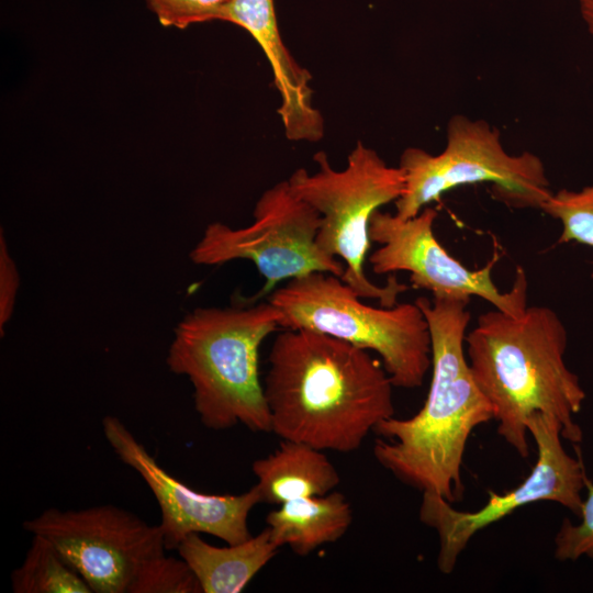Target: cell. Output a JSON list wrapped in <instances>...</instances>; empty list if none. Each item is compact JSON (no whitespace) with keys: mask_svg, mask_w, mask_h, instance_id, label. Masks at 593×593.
Masks as SVG:
<instances>
[{"mask_svg":"<svg viewBox=\"0 0 593 593\" xmlns=\"http://www.w3.org/2000/svg\"><path fill=\"white\" fill-rule=\"evenodd\" d=\"M253 215L254 222L242 228L209 224L189 254L192 262L204 266L238 259L254 262L265 284L246 304L269 295L284 280L311 272L344 273L345 265L316 244L320 213L293 194L288 180L267 189Z\"/></svg>","mask_w":593,"mask_h":593,"instance_id":"8","label":"cell"},{"mask_svg":"<svg viewBox=\"0 0 593 593\" xmlns=\"http://www.w3.org/2000/svg\"><path fill=\"white\" fill-rule=\"evenodd\" d=\"M527 428L535 440L538 457L530 473L518 486L501 494L489 491L485 504L473 512L456 510L437 493H422L418 517L437 533V567L441 573L454 571L473 536L522 506L549 501L575 515L580 514L586 473L580 449L575 447L577 457L564 450L562 426L551 415L533 414Z\"/></svg>","mask_w":593,"mask_h":593,"instance_id":"9","label":"cell"},{"mask_svg":"<svg viewBox=\"0 0 593 593\" xmlns=\"http://www.w3.org/2000/svg\"><path fill=\"white\" fill-rule=\"evenodd\" d=\"M266 523L279 548L288 546L293 553L304 557L339 540L353 523V508L343 493L332 491L280 504L268 513Z\"/></svg>","mask_w":593,"mask_h":593,"instance_id":"16","label":"cell"},{"mask_svg":"<svg viewBox=\"0 0 593 593\" xmlns=\"http://www.w3.org/2000/svg\"><path fill=\"white\" fill-rule=\"evenodd\" d=\"M231 0H145L163 26L187 29L197 23L222 21Z\"/></svg>","mask_w":593,"mask_h":593,"instance_id":"21","label":"cell"},{"mask_svg":"<svg viewBox=\"0 0 593 593\" xmlns=\"http://www.w3.org/2000/svg\"><path fill=\"white\" fill-rule=\"evenodd\" d=\"M360 299L340 277L311 272L287 281L267 301L281 311L282 328L311 329L376 351L394 388L422 387L432 368V340L421 307H374Z\"/></svg>","mask_w":593,"mask_h":593,"instance_id":"5","label":"cell"},{"mask_svg":"<svg viewBox=\"0 0 593 593\" xmlns=\"http://www.w3.org/2000/svg\"><path fill=\"white\" fill-rule=\"evenodd\" d=\"M436 219L437 211L428 205L411 219L377 210L369 224L370 240L379 244L368 256L372 271H406L414 288L427 290L434 298L479 296L506 314H522L528 306L524 269L518 267L511 290L501 292L492 280L495 258L483 268H467L437 240Z\"/></svg>","mask_w":593,"mask_h":593,"instance_id":"11","label":"cell"},{"mask_svg":"<svg viewBox=\"0 0 593 593\" xmlns=\"http://www.w3.org/2000/svg\"><path fill=\"white\" fill-rule=\"evenodd\" d=\"M264 391L271 433L320 450L351 452L394 416L392 381L369 350L311 329L279 333Z\"/></svg>","mask_w":593,"mask_h":593,"instance_id":"1","label":"cell"},{"mask_svg":"<svg viewBox=\"0 0 593 593\" xmlns=\"http://www.w3.org/2000/svg\"><path fill=\"white\" fill-rule=\"evenodd\" d=\"M222 21L247 31L265 53L280 94L278 114L287 138L307 142L321 139L324 121L313 105L312 76L295 61L283 44L273 0H231Z\"/></svg>","mask_w":593,"mask_h":593,"instance_id":"13","label":"cell"},{"mask_svg":"<svg viewBox=\"0 0 593 593\" xmlns=\"http://www.w3.org/2000/svg\"><path fill=\"white\" fill-rule=\"evenodd\" d=\"M471 299L419 296L415 303L428 323L432 380L421 410L394 416L373 429L376 460L396 479L454 504L463 495L461 467L468 439L493 419L492 407L470 370L465 339Z\"/></svg>","mask_w":593,"mask_h":593,"instance_id":"2","label":"cell"},{"mask_svg":"<svg viewBox=\"0 0 593 593\" xmlns=\"http://www.w3.org/2000/svg\"><path fill=\"white\" fill-rule=\"evenodd\" d=\"M14 593H93L85 579L45 537L33 535L23 562L11 573Z\"/></svg>","mask_w":593,"mask_h":593,"instance_id":"17","label":"cell"},{"mask_svg":"<svg viewBox=\"0 0 593 593\" xmlns=\"http://www.w3.org/2000/svg\"><path fill=\"white\" fill-rule=\"evenodd\" d=\"M317 170L296 169L288 179L294 195L321 215L317 246L345 265L340 279L361 299H376L381 306H393L409 286L390 276L384 286L371 282L365 273L370 248L369 224L382 205L395 202L404 190L399 166H389L379 154L358 142L347 165L336 170L324 152L314 157Z\"/></svg>","mask_w":593,"mask_h":593,"instance_id":"6","label":"cell"},{"mask_svg":"<svg viewBox=\"0 0 593 593\" xmlns=\"http://www.w3.org/2000/svg\"><path fill=\"white\" fill-rule=\"evenodd\" d=\"M278 549L268 527L243 542L225 547L213 546L201 534L191 533L177 547L202 593L242 592Z\"/></svg>","mask_w":593,"mask_h":593,"instance_id":"15","label":"cell"},{"mask_svg":"<svg viewBox=\"0 0 593 593\" xmlns=\"http://www.w3.org/2000/svg\"><path fill=\"white\" fill-rule=\"evenodd\" d=\"M130 593H202V591L183 559L163 553L141 570Z\"/></svg>","mask_w":593,"mask_h":593,"instance_id":"19","label":"cell"},{"mask_svg":"<svg viewBox=\"0 0 593 593\" xmlns=\"http://www.w3.org/2000/svg\"><path fill=\"white\" fill-rule=\"evenodd\" d=\"M282 318L266 301L197 307L178 323L166 362L191 382L194 410L204 427L225 430L240 424L254 433H271L259 350Z\"/></svg>","mask_w":593,"mask_h":593,"instance_id":"4","label":"cell"},{"mask_svg":"<svg viewBox=\"0 0 593 593\" xmlns=\"http://www.w3.org/2000/svg\"><path fill=\"white\" fill-rule=\"evenodd\" d=\"M567 344L564 324L544 305L527 306L519 315L488 311L466 335L467 360L497 433L522 458L529 456L527 422L535 413L556 417L563 439L582 440L574 415L586 395L566 365Z\"/></svg>","mask_w":593,"mask_h":593,"instance_id":"3","label":"cell"},{"mask_svg":"<svg viewBox=\"0 0 593 593\" xmlns=\"http://www.w3.org/2000/svg\"><path fill=\"white\" fill-rule=\"evenodd\" d=\"M586 497L582 502L579 524L563 519L555 537V557L560 561H575L581 557L593 559V482L585 473Z\"/></svg>","mask_w":593,"mask_h":593,"instance_id":"20","label":"cell"},{"mask_svg":"<svg viewBox=\"0 0 593 593\" xmlns=\"http://www.w3.org/2000/svg\"><path fill=\"white\" fill-rule=\"evenodd\" d=\"M19 288V273L14 260L10 256L3 232L0 233V334L12 316L16 292Z\"/></svg>","mask_w":593,"mask_h":593,"instance_id":"22","label":"cell"},{"mask_svg":"<svg viewBox=\"0 0 593 593\" xmlns=\"http://www.w3.org/2000/svg\"><path fill=\"white\" fill-rule=\"evenodd\" d=\"M443 152L433 155L409 147L400 156L404 190L394 202L401 219L416 216L454 188L492 183V193L513 208L539 209L552 193L541 159L524 152L508 154L497 128L484 120L456 114L447 124Z\"/></svg>","mask_w":593,"mask_h":593,"instance_id":"7","label":"cell"},{"mask_svg":"<svg viewBox=\"0 0 593 593\" xmlns=\"http://www.w3.org/2000/svg\"><path fill=\"white\" fill-rule=\"evenodd\" d=\"M23 528L48 539L93 593H130L141 570L167 550L159 525L110 504L47 508Z\"/></svg>","mask_w":593,"mask_h":593,"instance_id":"10","label":"cell"},{"mask_svg":"<svg viewBox=\"0 0 593 593\" xmlns=\"http://www.w3.org/2000/svg\"><path fill=\"white\" fill-rule=\"evenodd\" d=\"M578 4L586 30L593 36V0H578Z\"/></svg>","mask_w":593,"mask_h":593,"instance_id":"23","label":"cell"},{"mask_svg":"<svg viewBox=\"0 0 593 593\" xmlns=\"http://www.w3.org/2000/svg\"><path fill=\"white\" fill-rule=\"evenodd\" d=\"M540 210L561 222L559 244L575 242L593 247V184L552 192Z\"/></svg>","mask_w":593,"mask_h":593,"instance_id":"18","label":"cell"},{"mask_svg":"<svg viewBox=\"0 0 593 593\" xmlns=\"http://www.w3.org/2000/svg\"><path fill=\"white\" fill-rule=\"evenodd\" d=\"M251 471L260 503L280 505L335 490L340 475L327 456L301 441L281 439L271 454L256 459Z\"/></svg>","mask_w":593,"mask_h":593,"instance_id":"14","label":"cell"},{"mask_svg":"<svg viewBox=\"0 0 593 593\" xmlns=\"http://www.w3.org/2000/svg\"><path fill=\"white\" fill-rule=\"evenodd\" d=\"M102 430L118 458L134 469L154 494L167 550L177 549L191 533L214 536L226 545L243 542L251 536L248 516L260 503L255 486L240 494L201 493L159 466L120 418L105 416Z\"/></svg>","mask_w":593,"mask_h":593,"instance_id":"12","label":"cell"}]
</instances>
